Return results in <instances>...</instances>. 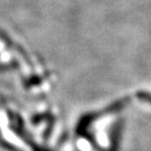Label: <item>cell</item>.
<instances>
[{
  "label": "cell",
  "instance_id": "cell-1",
  "mask_svg": "<svg viewBox=\"0 0 151 151\" xmlns=\"http://www.w3.org/2000/svg\"><path fill=\"white\" fill-rule=\"evenodd\" d=\"M138 96L140 97V100H143V101H147V102L151 103V94L150 93L140 92V93H138Z\"/></svg>",
  "mask_w": 151,
  "mask_h": 151
}]
</instances>
